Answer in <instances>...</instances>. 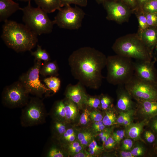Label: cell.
Listing matches in <instances>:
<instances>
[{
	"label": "cell",
	"instance_id": "6da1fadb",
	"mask_svg": "<svg viewBox=\"0 0 157 157\" xmlns=\"http://www.w3.org/2000/svg\"><path fill=\"white\" fill-rule=\"evenodd\" d=\"M107 57L94 48L85 47L74 51L68 63L72 74L83 86L97 89L101 85L103 69L106 67Z\"/></svg>",
	"mask_w": 157,
	"mask_h": 157
},
{
	"label": "cell",
	"instance_id": "7a4b0ae2",
	"mask_svg": "<svg viewBox=\"0 0 157 157\" xmlns=\"http://www.w3.org/2000/svg\"><path fill=\"white\" fill-rule=\"evenodd\" d=\"M4 22L1 38L8 47L19 53L31 51L35 46L38 35L25 24L8 20Z\"/></svg>",
	"mask_w": 157,
	"mask_h": 157
},
{
	"label": "cell",
	"instance_id": "3957f363",
	"mask_svg": "<svg viewBox=\"0 0 157 157\" xmlns=\"http://www.w3.org/2000/svg\"><path fill=\"white\" fill-rule=\"evenodd\" d=\"M112 48L116 54L135 60H152L153 57L137 33L119 38Z\"/></svg>",
	"mask_w": 157,
	"mask_h": 157
},
{
	"label": "cell",
	"instance_id": "277c9868",
	"mask_svg": "<svg viewBox=\"0 0 157 157\" xmlns=\"http://www.w3.org/2000/svg\"><path fill=\"white\" fill-rule=\"evenodd\" d=\"M106 79L114 85H124L133 76V61L131 58L117 54L107 57Z\"/></svg>",
	"mask_w": 157,
	"mask_h": 157
},
{
	"label": "cell",
	"instance_id": "5b68a950",
	"mask_svg": "<svg viewBox=\"0 0 157 157\" xmlns=\"http://www.w3.org/2000/svg\"><path fill=\"white\" fill-rule=\"evenodd\" d=\"M21 10L23 13L22 19L24 24L34 33L38 35L52 32L54 24L53 21L41 8L32 7L30 1Z\"/></svg>",
	"mask_w": 157,
	"mask_h": 157
},
{
	"label": "cell",
	"instance_id": "8992f818",
	"mask_svg": "<svg viewBox=\"0 0 157 157\" xmlns=\"http://www.w3.org/2000/svg\"><path fill=\"white\" fill-rule=\"evenodd\" d=\"M38 97L31 98L24 106L20 117L22 126L28 127L45 122L47 112L42 101Z\"/></svg>",
	"mask_w": 157,
	"mask_h": 157
},
{
	"label": "cell",
	"instance_id": "52a82bcc",
	"mask_svg": "<svg viewBox=\"0 0 157 157\" xmlns=\"http://www.w3.org/2000/svg\"><path fill=\"white\" fill-rule=\"evenodd\" d=\"M41 66V61L35 60L33 65L20 75L18 80L29 94L39 98L44 95L48 96L52 92L40 80V71Z\"/></svg>",
	"mask_w": 157,
	"mask_h": 157
},
{
	"label": "cell",
	"instance_id": "ba28073f",
	"mask_svg": "<svg viewBox=\"0 0 157 157\" xmlns=\"http://www.w3.org/2000/svg\"><path fill=\"white\" fill-rule=\"evenodd\" d=\"M61 8L53 20L54 24L59 28L69 30H76L82 25L85 15L84 11L76 5L72 7L67 5Z\"/></svg>",
	"mask_w": 157,
	"mask_h": 157
},
{
	"label": "cell",
	"instance_id": "9c48e42d",
	"mask_svg": "<svg viewBox=\"0 0 157 157\" xmlns=\"http://www.w3.org/2000/svg\"><path fill=\"white\" fill-rule=\"evenodd\" d=\"M29 93L19 81L6 86L1 94L3 104L10 108L24 107L28 102Z\"/></svg>",
	"mask_w": 157,
	"mask_h": 157
},
{
	"label": "cell",
	"instance_id": "30bf717a",
	"mask_svg": "<svg viewBox=\"0 0 157 157\" xmlns=\"http://www.w3.org/2000/svg\"><path fill=\"white\" fill-rule=\"evenodd\" d=\"M124 86L138 101L157 100V83L140 79L134 75Z\"/></svg>",
	"mask_w": 157,
	"mask_h": 157
},
{
	"label": "cell",
	"instance_id": "8fae6325",
	"mask_svg": "<svg viewBox=\"0 0 157 157\" xmlns=\"http://www.w3.org/2000/svg\"><path fill=\"white\" fill-rule=\"evenodd\" d=\"M102 4L107 12V19L118 23L127 21L133 12L127 6L117 1L106 0Z\"/></svg>",
	"mask_w": 157,
	"mask_h": 157
},
{
	"label": "cell",
	"instance_id": "7c38bea8",
	"mask_svg": "<svg viewBox=\"0 0 157 157\" xmlns=\"http://www.w3.org/2000/svg\"><path fill=\"white\" fill-rule=\"evenodd\" d=\"M154 60H135L133 62L134 75L146 81L157 83V72Z\"/></svg>",
	"mask_w": 157,
	"mask_h": 157
},
{
	"label": "cell",
	"instance_id": "4fadbf2b",
	"mask_svg": "<svg viewBox=\"0 0 157 157\" xmlns=\"http://www.w3.org/2000/svg\"><path fill=\"white\" fill-rule=\"evenodd\" d=\"M84 86L79 82L76 85H68L65 91L66 98L79 106H82L86 102L88 97L85 92Z\"/></svg>",
	"mask_w": 157,
	"mask_h": 157
},
{
	"label": "cell",
	"instance_id": "5bb4252c",
	"mask_svg": "<svg viewBox=\"0 0 157 157\" xmlns=\"http://www.w3.org/2000/svg\"><path fill=\"white\" fill-rule=\"evenodd\" d=\"M138 35L145 46L153 54L154 47L157 44V26L148 27Z\"/></svg>",
	"mask_w": 157,
	"mask_h": 157
},
{
	"label": "cell",
	"instance_id": "9a60e30c",
	"mask_svg": "<svg viewBox=\"0 0 157 157\" xmlns=\"http://www.w3.org/2000/svg\"><path fill=\"white\" fill-rule=\"evenodd\" d=\"M18 3L13 0H0V21L5 22L13 14L21 10Z\"/></svg>",
	"mask_w": 157,
	"mask_h": 157
},
{
	"label": "cell",
	"instance_id": "2e32d148",
	"mask_svg": "<svg viewBox=\"0 0 157 157\" xmlns=\"http://www.w3.org/2000/svg\"><path fill=\"white\" fill-rule=\"evenodd\" d=\"M118 86L119 92L117 104V107L122 111L129 110L131 108L132 105L131 96L124 85Z\"/></svg>",
	"mask_w": 157,
	"mask_h": 157
},
{
	"label": "cell",
	"instance_id": "e0dca14e",
	"mask_svg": "<svg viewBox=\"0 0 157 157\" xmlns=\"http://www.w3.org/2000/svg\"><path fill=\"white\" fill-rule=\"evenodd\" d=\"M142 111L149 119L157 116V100L138 101Z\"/></svg>",
	"mask_w": 157,
	"mask_h": 157
},
{
	"label": "cell",
	"instance_id": "ac0fdd59",
	"mask_svg": "<svg viewBox=\"0 0 157 157\" xmlns=\"http://www.w3.org/2000/svg\"><path fill=\"white\" fill-rule=\"evenodd\" d=\"M38 6L46 13H51L61 8L59 0H34Z\"/></svg>",
	"mask_w": 157,
	"mask_h": 157
},
{
	"label": "cell",
	"instance_id": "d6986e66",
	"mask_svg": "<svg viewBox=\"0 0 157 157\" xmlns=\"http://www.w3.org/2000/svg\"><path fill=\"white\" fill-rule=\"evenodd\" d=\"M58 67L56 62L50 61L44 62L40 68V74L44 76H57L58 75Z\"/></svg>",
	"mask_w": 157,
	"mask_h": 157
},
{
	"label": "cell",
	"instance_id": "ffe728a7",
	"mask_svg": "<svg viewBox=\"0 0 157 157\" xmlns=\"http://www.w3.org/2000/svg\"><path fill=\"white\" fill-rule=\"evenodd\" d=\"M64 102L66 112L65 120L69 121L74 120L77 116V108L75 104L67 98L64 101Z\"/></svg>",
	"mask_w": 157,
	"mask_h": 157
},
{
	"label": "cell",
	"instance_id": "44dd1931",
	"mask_svg": "<svg viewBox=\"0 0 157 157\" xmlns=\"http://www.w3.org/2000/svg\"><path fill=\"white\" fill-rule=\"evenodd\" d=\"M145 123V122H141L130 125L126 131L128 136L134 140L139 138Z\"/></svg>",
	"mask_w": 157,
	"mask_h": 157
},
{
	"label": "cell",
	"instance_id": "7402d4cb",
	"mask_svg": "<svg viewBox=\"0 0 157 157\" xmlns=\"http://www.w3.org/2000/svg\"><path fill=\"white\" fill-rule=\"evenodd\" d=\"M43 81L48 88L54 93L57 92L60 88L61 81L57 76H50L45 78Z\"/></svg>",
	"mask_w": 157,
	"mask_h": 157
},
{
	"label": "cell",
	"instance_id": "603a6c76",
	"mask_svg": "<svg viewBox=\"0 0 157 157\" xmlns=\"http://www.w3.org/2000/svg\"><path fill=\"white\" fill-rule=\"evenodd\" d=\"M138 23V30L137 33L140 34L148 27L147 18L144 13L141 9H138L134 11Z\"/></svg>",
	"mask_w": 157,
	"mask_h": 157
},
{
	"label": "cell",
	"instance_id": "cb8c5ba5",
	"mask_svg": "<svg viewBox=\"0 0 157 157\" xmlns=\"http://www.w3.org/2000/svg\"><path fill=\"white\" fill-rule=\"evenodd\" d=\"M53 115L55 119L65 120L66 112L64 101L61 100L56 103L54 108Z\"/></svg>",
	"mask_w": 157,
	"mask_h": 157
},
{
	"label": "cell",
	"instance_id": "d4e9b609",
	"mask_svg": "<svg viewBox=\"0 0 157 157\" xmlns=\"http://www.w3.org/2000/svg\"><path fill=\"white\" fill-rule=\"evenodd\" d=\"M31 55L35 58V60H43L44 62L50 60L49 53L45 49H42L41 46L38 45L37 49L34 51H31Z\"/></svg>",
	"mask_w": 157,
	"mask_h": 157
},
{
	"label": "cell",
	"instance_id": "484cf974",
	"mask_svg": "<svg viewBox=\"0 0 157 157\" xmlns=\"http://www.w3.org/2000/svg\"><path fill=\"white\" fill-rule=\"evenodd\" d=\"M54 132L61 137L66 131V125L63 121L55 119L52 125Z\"/></svg>",
	"mask_w": 157,
	"mask_h": 157
},
{
	"label": "cell",
	"instance_id": "4316f807",
	"mask_svg": "<svg viewBox=\"0 0 157 157\" xmlns=\"http://www.w3.org/2000/svg\"><path fill=\"white\" fill-rule=\"evenodd\" d=\"M139 9L144 13L157 12V0H149Z\"/></svg>",
	"mask_w": 157,
	"mask_h": 157
},
{
	"label": "cell",
	"instance_id": "83f0119b",
	"mask_svg": "<svg viewBox=\"0 0 157 157\" xmlns=\"http://www.w3.org/2000/svg\"><path fill=\"white\" fill-rule=\"evenodd\" d=\"M45 156L48 157H63L65 154L63 151L56 146H52L47 151Z\"/></svg>",
	"mask_w": 157,
	"mask_h": 157
},
{
	"label": "cell",
	"instance_id": "f1b7e54d",
	"mask_svg": "<svg viewBox=\"0 0 157 157\" xmlns=\"http://www.w3.org/2000/svg\"><path fill=\"white\" fill-rule=\"evenodd\" d=\"M92 137L91 133L84 132L79 133L78 135V138L81 144L83 145L87 146L91 141Z\"/></svg>",
	"mask_w": 157,
	"mask_h": 157
},
{
	"label": "cell",
	"instance_id": "f546056e",
	"mask_svg": "<svg viewBox=\"0 0 157 157\" xmlns=\"http://www.w3.org/2000/svg\"><path fill=\"white\" fill-rule=\"evenodd\" d=\"M61 8L67 5L73 4L81 7L86 6L88 0H59Z\"/></svg>",
	"mask_w": 157,
	"mask_h": 157
},
{
	"label": "cell",
	"instance_id": "4dcf8cb0",
	"mask_svg": "<svg viewBox=\"0 0 157 157\" xmlns=\"http://www.w3.org/2000/svg\"><path fill=\"white\" fill-rule=\"evenodd\" d=\"M115 115L111 111L107 112L102 121L106 126H110L114 124L117 119Z\"/></svg>",
	"mask_w": 157,
	"mask_h": 157
},
{
	"label": "cell",
	"instance_id": "1f68e13d",
	"mask_svg": "<svg viewBox=\"0 0 157 157\" xmlns=\"http://www.w3.org/2000/svg\"><path fill=\"white\" fill-rule=\"evenodd\" d=\"M144 13L148 27L157 26V12Z\"/></svg>",
	"mask_w": 157,
	"mask_h": 157
},
{
	"label": "cell",
	"instance_id": "d6a6232c",
	"mask_svg": "<svg viewBox=\"0 0 157 157\" xmlns=\"http://www.w3.org/2000/svg\"><path fill=\"white\" fill-rule=\"evenodd\" d=\"M85 103L90 107L96 108L100 105V99L97 97L87 98Z\"/></svg>",
	"mask_w": 157,
	"mask_h": 157
},
{
	"label": "cell",
	"instance_id": "836d02e7",
	"mask_svg": "<svg viewBox=\"0 0 157 157\" xmlns=\"http://www.w3.org/2000/svg\"><path fill=\"white\" fill-rule=\"evenodd\" d=\"M68 149L71 152L74 154H77L82 149V147L78 142H73L69 144Z\"/></svg>",
	"mask_w": 157,
	"mask_h": 157
},
{
	"label": "cell",
	"instance_id": "e575fe53",
	"mask_svg": "<svg viewBox=\"0 0 157 157\" xmlns=\"http://www.w3.org/2000/svg\"><path fill=\"white\" fill-rule=\"evenodd\" d=\"M102 149V147L99 146L94 140H92L89 145V152L91 155L95 154Z\"/></svg>",
	"mask_w": 157,
	"mask_h": 157
},
{
	"label": "cell",
	"instance_id": "d590c367",
	"mask_svg": "<svg viewBox=\"0 0 157 157\" xmlns=\"http://www.w3.org/2000/svg\"><path fill=\"white\" fill-rule=\"evenodd\" d=\"M100 105L102 109H107L110 105L112 101L110 98L106 95H102L101 97Z\"/></svg>",
	"mask_w": 157,
	"mask_h": 157
},
{
	"label": "cell",
	"instance_id": "8d00e7d4",
	"mask_svg": "<svg viewBox=\"0 0 157 157\" xmlns=\"http://www.w3.org/2000/svg\"><path fill=\"white\" fill-rule=\"evenodd\" d=\"M90 115L88 110L86 109L81 115L79 122L80 123L83 125L88 124L89 121V116Z\"/></svg>",
	"mask_w": 157,
	"mask_h": 157
},
{
	"label": "cell",
	"instance_id": "74e56055",
	"mask_svg": "<svg viewBox=\"0 0 157 157\" xmlns=\"http://www.w3.org/2000/svg\"><path fill=\"white\" fill-rule=\"evenodd\" d=\"M144 137L147 142L150 144L155 142L157 139L154 133L151 131H146Z\"/></svg>",
	"mask_w": 157,
	"mask_h": 157
},
{
	"label": "cell",
	"instance_id": "f35d334b",
	"mask_svg": "<svg viewBox=\"0 0 157 157\" xmlns=\"http://www.w3.org/2000/svg\"><path fill=\"white\" fill-rule=\"evenodd\" d=\"M120 2L129 7L134 12L137 8L135 0H115Z\"/></svg>",
	"mask_w": 157,
	"mask_h": 157
},
{
	"label": "cell",
	"instance_id": "ab89813d",
	"mask_svg": "<svg viewBox=\"0 0 157 157\" xmlns=\"http://www.w3.org/2000/svg\"><path fill=\"white\" fill-rule=\"evenodd\" d=\"M125 131L124 130H119L113 133L112 137L117 142H119L124 138Z\"/></svg>",
	"mask_w": 157,
	"mask_h": 157
},
{
	"label": "cell",
	"instance_id": "60d3db41",
	"mask_svg": "<svg viewBox=\"0 0 157 157\" xmlns=\"http://www.w3.org/2000/svg\"><path fill=\"white\" fill-rule=\"evenodd\" d=\"M132 113L131 111L127 112H121L117 119L118 123L123 124L124 122L129 117L131 116Z\"/></svg>",
	"mask_w": 157,
	"mask_h": 157
},
{
	"label": "cell",
	"instance_id": "b9f144b4",
	"mask_svg": "<svg viewBox=\"0 0 157 157\" xmlns=\"http://www.w3.org/2000/svg\"><path fill=\"white\" fill-rule=\"evenodd\" d=\"M105 128V125L102 120L95 122L93 125L94 130L96 132H100L103 131Z\"/></svg>",
	"mask_w": 157,
	"mask_h": 157
},
{
	"label": "cell",
	"instance_id": "7bdbcfd3",
	"mask_svg": "<svg viewBox=\"0 0 157 157\" xmlns=\"http://www.w3.org/2000/svg\"><path fill=\"white\" fill-rule=\"evenodd\" d=\"M90 116L92 120L94 122L102 120L103 118V116L100 113L94 111L90 113Z\"/></svg>",
	"mask_w": 157,
	"mask_h": 157
},
{
	"label": "cell",
	"instance_id": "ee69618b",
	"mask_svg": "<svg viewBox=\"0 0 157 157\" xmlns=\"http://www.w3.org/2000/svg\"><path fill=\"white\" fill-rule=\"evenodd\" d=\"M133 145V142L131 140L126 139L123 141L122 147L124 150H129L131 148Z\"/></svg>",
	"mask_w": 157,
	"mask_h": 157
},
{
	"label": "cell",
	"instance_id": "f6af8a7d",
	"mask_svg": "<svg viewBox=\"0 0 157 157\" xmlns=\"http://www.w3.org/2000/svg\"><path fill=\"white\" fill-rule=\"evenodd\" d=\"M115 141L113 137H109L105 142L104 145L107 149H110L114 147L115 144Z\"/></svg>",
	"mask_w": 157,
	"mask_h": 157
},
{
	"label": "cell",
	"instance_id": "bcb514c9",
	"mask_svg": "<svg viewBox=\"0 0 157 157\" xmlns=\"http://www.w3.org/2000/svg\"><path fill=\"white\" fill-rule=\"evenodd\" d=\"M131 152L134 156H138L142 155L143 153V150L142 147L137 146L134 148Z\"/></svg>",
	"mask_w": 157,
	"mask_h": 157
},
{
	"label": "cell",
	"instance_id": "7dc6e473",
	"mask_svg": "<svg viewBox=\"0 0 157 157\" xmlns=\"http://www.w3.org/2000/svg\"><path fill=\"white\" fill-rule=\"evenodd\" d=\"M98 136L104 144L110 136V132L108 131H103L99 133Z\"/></svg>",
	"mask_w": 157,
	"mask_h": 157
},
{
	"label": "cell",
	"instance_id": "c3c4849f",
	"mask_svg": "<svg viewBox=\"0 0 157 157\" xmlns=\"http://www.w3.org/2000/svg\"><path fill=\"white\" fill-rule=\"evenodd\" d=\"M152 118L153 119L151 124V128L152 130L157 134V116Z\"/></svg>",
	"mask_w": 157,
	"mask_h": 157
},
{
	"label": "cell",
	"instance_id": "681fc988",
	"mask_svg": "<svg viewBox=\"0 0 157 157\" xmlns=\"http://www.w3.org/2000/svg\"><path fill=\"white\" fill-rule=\"evenodd\" d=\"M149 0H135L137 6V8L136 10L140 9L145 3Z\"/></svg>",
	"mask_w": 157,
	"mask_h": 157
},
{
	"label": "cell",
	"instance_id": "f907efd6",
	"mask_svg": "<svg viewBox=\"0 0 157 157\" xmlns=\"http://www.w3.org/2000/svg\"><path fill=\"white\" fill-rule=\"evenodd\" d=\"M120 154L121 156L122 157H134L130 151H122L121 152Z\"/></svg>",
	"mask_w": 157,
	"mask_h": 157
},
{
	"label": "cell",
	"instance_id": "816d5d0a",
	"mask_svg": "<svg viewBox=\"0 0 157 157\" xmlns=\"http://www.w3.org/2000/svg\"><path fill=\"white\" fill-rule=\"evenodd\" d=\"M89 154H87L84 153L80 152L77 154H75L73 156L75 157H90V156Z\"/></svg>",
	"mask_w": 157,
	"mask_h": 157
},
{
	"label": "cell",
	"instance_id": "f5cc1de1",
	"mask_svg": "<svg viewBox=\"0 0 157 157\" xmlns=\"http://www.w3.org/2000/svg\"><path fill=\"white\" fill-rule=\"evenodd\" d=\"M75 137L76 135L75 134H74L69 136L65 141L71 142L74 141Z\"/></svg>",
	"mask_w": 157,
	"mask_h": 157
},
{
	"label": "cell",
	"instance_id": "db71d44e",
	"mask_svg": "<svg viewBox=\"0 0 157 157\" xmlns=\"http://www.w3.org/2000/svg\"><path fill=\"white\" fill-rule=\"evenodd\" d=\"M131 116H130L124 122L123 124L125 126L129 125L131 122Z\"/></svg>",
	"mask_w": 157,
	"mask_h": 157
},
{
	"label": "cell",
	"instance_id": "11a10c76",
	"mask_svg": "<svg viewBox=\"0 0 157 157\" xmlns=\"http://www.w3.org/2000/svg\"><path fill=\"white\" fill-rule=\"evenodd\" d=\"M154 51L155 52V56L154 60L156 62L157 61V44L155 45L154 47L153 51Z\"/></svg>",
	"mask_w": 157,
	"mask_h": 157
},
{
	"label": "cell",
	"instance_id": "9f6ffc18",
	"mask_svg": "<svg viewBox=\"0 0 157 157\" xmlns=\"http://www.w3.org/2000/svg\"><path fill=\"white\" fill-rule=\"evenodd\" d=\"M96 1L98 4H102L106 0H95Z\"/></svg>",
	"mask_w": 157,
	"mask_h": 157
},
{
	"label": "cell",
	"instance_id": "6f0895ef",
	"mask_svg": "<svg viewBox=\"0 0 157 157\" xmlns=\"http://www.w3.org/2000/svg\"><path fill=\"white\" fill-rule=\"evenodd\" d=\"M17 0L20 1H23L29 2V1H31V0Z\"/></svg>",
	"mask_w": 157,
	"mask_h": 157
},
{
	"label": "cell",
	"instance_id": "680465c9",
	"mask_svg": "<svg viewBox=\"0 0 157 157\" xmlns=\"http://www.w3.org/2000/svg\"><path fill=\"white\" fill-rule=\"evenodd\" d=\"M155 142V144L156 145V148H157V138Z\"/></svg>",
	"mask_w": 157,
	"mask_h": 157
}]
</instances>
